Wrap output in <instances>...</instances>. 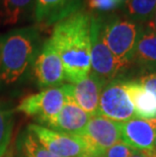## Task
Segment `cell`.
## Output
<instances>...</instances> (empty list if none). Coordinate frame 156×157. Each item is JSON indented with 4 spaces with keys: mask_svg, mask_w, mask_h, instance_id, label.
<instances>
[{
    "mask_svg": "<svg viewBox=\"0 0 156 157\" xmlns=\"http://www.w3.org/2000/svg\"><path fill=\"white\" fill-rule=\"evenodd\" d=\"M138 81L144 86L145 89L153 93L156 98V71L146 73Z\"/></svg>",
    "mask_w": 156,
    "mask_h": 157,
    "instance_id": "cell-22",
    "label": "cell"
},
{
    "mask_svg": "<svg viewBox=\"0 0 156 157\" xmlns=\"http://www.w3.org/2000/svg\"><path fill=\"white\" fill-rule=\"evenodd\" d=\"M90 63L91 73L107 83L124 69L102 39L101 19L94 16H91L90 26Z\"/></svg>",
    "mask_w": 156,
    "mask_h": 157,
    "instance_id": "cell-6",
    "label": "cell"
},
{
    "mask_svg": "<svg viewBox=\"0 0 156 157\" xmlns=\"http://www.w3.org/2000/svg\"><path fill=\"white\" fill-rule=\"evenodd\" d=\"M66 96H67L66 101L61 109L60 113L54 119H52L51 121L46 124V126H47V128L54 130V131L81 136L91 116L84 112L73 101L67 92H66Z\"/></svg>",
    "mask_w": 156,
    "mask_h": 157,
    "instance_id": "cell-12",
    "label": "cell"
},
{
    "mask_svg": "<svg viewBox=\"0 0 156 157\" xmlns=\"http://www.w3.org/2000/svg\"><path fill=\"white\" fill-rule=\"evenodd\" d=\"M83 157H98V156H94V155H87V156H83Z\"/></svg>",
    "mask_w": 156,
    "mask_h": 157,
    "instance_id": "cell-26",
    "label": "cell"
},
{
    "mask_svg": "<svg viewBox=\"0 0 156 157\" xmlns=\"http://www.w3.org/2000/svg\"><path fill=\"white\" fill-rule=\"evenodd\" d=\"M131 157H153L151 152H146V151H137L135 150L134 153Z\"/></svg>",
    "mask_w": 156,
    "mask_h": 157,
    "instance_id": "cell-23",
    "label": "cell"
},
{
    "mask_svg": "<svg viewBox=\"0 0 156 157\" xmlns=\"http://www.w3.org/2000/svg\"><path fill=\"white\" fill-rule=\"evenodd\" d=\"M34 72L39 85L45 88L61 86L66 80L60 55L50 39L36 58Z\"/></svg>",
    "mask_w": 156,
    "mask_h": 157,
    "instance_id": "cell-9",
    "label": "cell"
},
{
    "mask_svg": "<svg viewBox=\"0 0 156 157\" xmlns=\"http://www.w3.org/2000/svg\"><path fill=\"white\" fill-rule=\"evenodd\" d=\"M152 155H153V157H156V138L154 142V149H153V151H152Z\"/></svg>",
    "mask_w": 156,
    "mask_h": 157,
    "instance_id": "cell-25",
    "label": "cell"
},
{
    "mask_svg": "<svg viewBox=\"0 0 156 157\" xmlns=\"http://www.w3.org/2000/svg\"><path fill=\"white\" fill-rule=\"evenodd\" d=\"M147 26L152 29H154V31L156 32V10L154 12L153 16H152V18L150 19V21L147 22Z\"/></svg>",
    "mask_w": 156,
    "mask_h": 157,
    "instance_id": "cell-24",
    "label": "cell"
},
{
    "mask_svg": "<svg viewBox=\"0 0 156 157\" xmlns=\"http://www.w3.org/2000/svg\"><path fill=\"white\" fill-rule=\"evenodd\" d=\"M141 29L140 23L129 17H112L107 21H101L102 39L124 69L133 62Z\"/></svg>",
    "mask_w": 156,
    "mask_h": 157,
    "instance_id": "cell-3",
    "label": "cell"
},
{
    "mask_svg": "<svg viewBox=\"0 0 156 157\" xmlns=\"http://www.w3.org/2000/svg\"><path fill=\"white\" fill-rule=\"evenodd\" d=\"M124 0H87L89 9L97 12H109L123 5Z\"/></svg>",
    "mask_w": 156,
    "mask_h": 157,
    "instance_id": "cell-20",
    "label": "cell"
},
{
    "mask_svg": "<svg viewBox=\"0 0 156 157\" xmlns=\"http://www.w3.org/2000/svg\"><path fill=\"white\" fill-rule=\"evenodd\" d=\"M84 0H36L34 18L41 25L57 23L79 11Z\"/></svg>",
    "mask_w": 156,
    "mask_h": 157,
    "instance_id": "cell-13",
    "label": "cell"
},
{
    "mask_svg": "<svg viewBox=\"0 0 156 157\" xmlns=\"http://www.w3.org/2000/svg\"><path fill=\"white\" fill-rule=\"evenodd\" d=\"M128 96L134 106L135 116L140 119H156V98L138 80L124 81Z\"/></svg>",
    "mask_w": 156,
    "mask_h": 157,
    "instance_id": "cell-14",
    "label": "cell"
},
{
    "mask_svg": "<svg viewBox=\"0 0 156 157\" xmlns=\"http://www.w3.org/2000/svg\"><path fill=\"white\" fill-rule=\"evenodd\" d=\"M128 17L138 23H147L156 10V0H124Z\"/></svg>",
    "mask_w": 156,
    "mask_h": 157,
    "instance_id": "cell-17",
    "label": "cell"
},
{
    "mask_svg": "<svg viewBox=\"0 0 156 157\" xmlns=\"http://www.w3.org/2000/svg\"><path fill=\"white\" fill-rule=\"evenodd\" d=\"M66 98L67 96L63 85L45 88L41 92L22 98L16 111L24 113L26 116L34 117L43 126L60 113L66 101Z\"/></svg>",
    "mask_w": 156,
    "mask_h": 157,
    "instance_id": "cell-5",
    "label": "cell"
},
{
    "mask_svg": "<svg viewBox=\"0 0 156 157\" xmlns=\"http://www.w3.org/2000/svg\"><path fill=\"white\" fill-rule=\"evenodd\" d=\"M36 0H0V25H16L35 13Z\"/></svg>",
    "mask_w": 156,
    "mask_h": 157,
    "instance_id": "cell-16",
    "label": "cell"
},
{
    "mask_svg": "<svg viewBox=\"0 0 156 157\" xmlns=\"http://www.w3.org/2000/svg\"><path fill=\"white\" fill-rule=\"evenodd\" d=\"M24 151L28 157H59L45 148L29 131L24 139Z\"/></svg>",
    "mask_w": 156,
    "mask_h": 157,
    "instance_id": "cell-19",
    "label": "cell"
},
{
    "mask_svg": "<svg viewBox=\"0 0 156 157\" xmlns=\"http://www.w3.org/2000/svg\"><path fill=\"white\" fill-rule=\"evenodd\" d=\"M102 157H105V156H102Z\"/></svg>",
    "mask_w": 156,
    "mask_h": 157,
    "instance_id": "cell-27",
    "label": "cell"
},
{
    "mask_svg": "<svg viewBox=\"0 0 156 157\" xmlns=\"http://www.w3.org/2000/svg\"><path fill=\"white\" fill-rule=\"evenodd\" d=\"M156 138V119L135 118L121 123V138L124 144L137 151L151 152Z\"/></svg>",
    "mask_w": 156,
    "mask_h": 157,
    "instance_id": "cell-10",
    "label": "cell"
},
{
    "mask_svg": "<svg viewBox=\"0 0 156 157\" xmlns=\"http://www.w3.org/2000/svg\"><path fill=\"white\" fill-rule=\"evenodd\" d=\"M12 133V113L0 108V157L4 155Z\"/></svg>",
    "mask_w": 156,
    "mask_h": 157,
    "instance_id": "cell-18",
    "label": "cell"
},
{
    "mask_svg": "<svg viewBox=\"0 0 156 157\" xmlns=\"http://www.w3.org/2000/svg\"><path fill=\"white\" fill-rule=\"evenodd\" d=\"M29 131L45 148L59 157H83L93 155L86 141L79 135L54 131L39 124H31L29 126Z\"/></svg>",
    "mask_w": 156,
    "mask_h": 157,
    "instance_id": "cell-4",
    "label": "cell"
},
{
    "mask_svg": "<svg viewBox=\"0 0 156 157\" xmlns=\"http://www.w3.org/2000/svg\"><path fill=\"white\" fill-rule=\"evenodd\" d=\"M36 34L32 29L13 31L0 39V80L15 82L26 71L36 49Z\"/></svg>",
    "mask_w": 156,
    "mask_h": 157,
    "instance_id": "cell-2",
    "label": "cell"
},
{
    "mask_svg": "<svg viewBox=\"0 0 156 157\" xmlns=\"http://www.w3.org/2000/svg\"><path fill=\"white\" fill-rule=\"evenodd\" d=\"M133 62L150 72L156 71V32L154 29L142 26Z\"/></svg>",
    "mask_w": 156,
    "mask_h": 157,
    "instance_id": "cell-15",
    "label": "cell"
},
{
    "mask_svg": "<svg viewBox=\"0 0 156 157\" xmlns=\"http://www.w3.org/2000/svg\"><path fill=\"white\" fill-rule=\"evenodd\" d=\"M81 137L93 155L102 157L108 148L120 141L121 123L102 116H91Z\"/></svg>",
    "mask_w": 156,
    "mask_h": 157,
    "instance_id": "cell-8",
    "label": "cell"
},
{
    "mask_svg": "<svg viewBox=\"0 0 156 157\" xmlns=\"http://www.w3.org/2000/svg\"><path fill=\"white\" fill-rule=\"evenodd\" d=\"M135 150L131 147L124 144L122 141H119L112 145L111 148L107 150L105 153V157H131Z\"/></svg>",
    "mask_w": 156,
    "mask_h": 157,
    "instance_id": "cell-21",
    "label": "cell"
},
{
    "mask_svg": "<svg viewBox=\"0 0 156 157\" xmlns=\"http://www.w3.org/2000/svg\"><path fill=\"white\" fill-rule=\"evenodd\" d=\"M97 115L120 123L136 117L123 80L114 79L105 85L99 98Z\"/></svg>",
    "mask_w": 156,
    "mask_h": 157,
    "instance_id": "cell-7",
    "label": "cell"
},
{
    "mask_svg": "<svg viewBox=\"0 0 156 157\" xmlns=\"http://www.w3.org/2000/svg\"><path fill=\"white\" fill-rule=\"evenodd\" d=\"M91 15L77 11L57 22L50 40L60 55L65 78L76 83L91 72Z\"/></svg>",
    "mask_w": 156,
    "mask_h": 157,
    "instance_id": "cell-1",
    "label": "cell"
},
{
    "mask_svg": "<svg viewBox=\"0 0 156 157\" xmlns=\"http://www.w3.org/2000/svg\"><path fill=\"white\" fill-rule=\"evenodd\" d=\"M105 84V80L90 72L80 81L64 84V87L66 92L84 112L95 116L98 113L99 98Z\"/></svg>",
    "mask_w": 156,
    "mask_h": 157,
    "instance_id": "cell-11",
    "label": "cell"
}]
</instances>
